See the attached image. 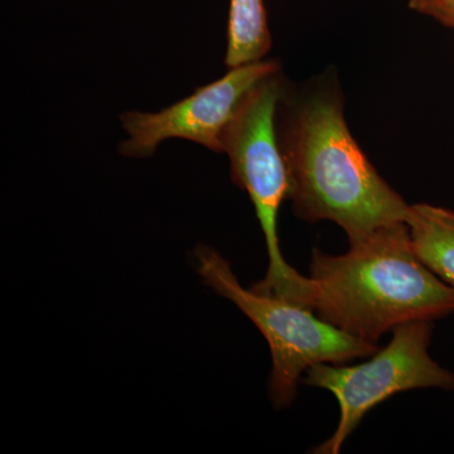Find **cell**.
Here are the masks:
<instances>
[{"label": "cell", "mask_w": 454, "mask_h": 454, "mask_svg": "<svg viewBox=\"0 0 454 454\" xmlns=\"http://www.w3.org/2000/svg\"><path fill=\"white\" fill-rule=\"evenodd\" d=\"M283 104L279 138L295 216L312 223L333 221L348 243L378 227L406 221L411 205L381 177L352 137L337 83L321 80L291 103L284 91Z\"/></svg>", "instance_id": "cell-1"}, {"label": "cell", "mask_w": 454, "mask_h": 454, "mask_svg": "<svg viewBox=\"0 0 454 454\" xmlns=\"http://www.w3.org/2000/svg\"><path fill=\"white\" fill-rule=\"evenodd\" d=\"M309 278L313 312L376 345L397 325L454 315V288L418 258L405 221L349 241L340 255L313 250Z\"/></svg>", "instance_id": "cell-2"}, {"label": "cell", "mask_w": 454, "mask_h": 454, "mask_svg": "<svg viewBox=\"0 0 454 454\" xmlns=\"http://www.w3.org/2000/svg\"><path fill=\"white\" fill-rule=\"evenodd\" d=\"M195 260L203 282L231 301L267 340L271 354L269 397L274 408L294 402L309 367L346 364L378 351L376 343L342 333L306 307L244 288L230 262L212 247H197Z\"/></svg>", "instance_id": "cell-3"}, {"label": "cell", "mask_w": 454, "mask_h": 454, "mask_svg": "<svg viewBox=\"0 0 454 454\" xmlns=\"http://www.w3.org/2000/svg\"><path fill=\"white\" fill-rule=\"evenodd\" d=\"M284 91L280 74L254 90L226 133L223 153L230 160L232 181L252 200L267 244V274L253 291L310 309L312 280L286 262L278 234L280 207L291 192L277 124Z\"/></svg>", "instance_id": "cell-4"}, {"label": "cell", "mask_w": 454, "mask_h": 454, "mask_svg": "<svg viewBox=\"0 0 454 454\" xmlns=\"http://www.w3.org/2000/svg\"><path fill=\"white\" fill-rule=\"evenodd\" d=\"M393 339L358 365L318 364L309 367L303 384L330 391L340 405L339 426L313 450L337 454L365 415L385 400L417 389L454 390V372L439 365L428 352L433 321L397 325Z\"/></svg>", "instance_id": "cell-5"}, {"label": "cell", "mask_w": 454, "mask_h": 454, "mask_svg": "<svg viewBox=\"0 0 454 454\" xmlns=\"http://www.w3.org/2000/svg\"><path fill=\"white\" fill-rule=\"evenodd\" d=\"M280 74L276 59H260L230 68L225 76L196 90L162 112H128L121 116L129 138L121 143L127 157H151L167 139H187L223 153V140L254 90Z\"/></svg>", "instance_id": "cell-6"}, {"label": "cell", "mask_w": 454, "mask_h": 454, "mask_svg": "<svg viewBox=\"0 0 454 454\" xmlns=\"http://www.w3.org/2000/svg\"><path fill=\"white\" fill-rule=\"evenodd\" d=\"M405 223L418 258L439 279L454 288V211L429 203H415L411 205Z\"/></svg>", "instance_id": "cell-7"}, {"label": "cell", "mask_w": 454, "mask_h": 454, "mask_svg": "<svg viewBox=\"0 0 454 454\" xmlns=\"http://www.w3.org/2000/svg\"><path fill=\"white\" fill-rule=\"evenodd\" d=\"M262 0H230L225 64L229 68L264 59L270 50Z\"/></svg>", "instance_id": "cell-8"}, {"label": "cell", "mask_w": 454, "mask_h": 454, "mask_svg": "<svg viewBox=\"0 0 454 454\" xmlns=\"http://www.w3.org/2000/svg\"><path fill=\"white\" fill-rule=\"evenodd\" d=\"M423 13L437 18L454 29V0H428Z\"/></svg>", "instance_id": "cell-9"}, {"label": "cell", "mask_w": 454, "mask_h": 454, "mask_svg": "<svg viewBox=\"0 0 454 454\" xmlns=\"http://www.w3.org/2000/svg\"><path fill=\"white\" fill-rule=\"evenodd\" d=\"M428 0H411V7L417 9V11L423 12Z\"/></svg>", "instance_id": "cell-10"}]
</instances>
